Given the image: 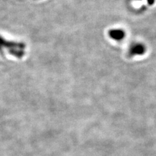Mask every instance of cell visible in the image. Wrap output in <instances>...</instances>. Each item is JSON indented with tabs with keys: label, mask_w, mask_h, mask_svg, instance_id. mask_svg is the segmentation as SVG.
Wrapping results in <instances>:
<instances>
[{
	"label": "cell",
	"mask_w": 156,
	"mask_h": 156,
	"mask_svg": "<svg viewBox=\"0 0 156 156\" xmlns=\"http://www.w3.org/2000/svg\"><path fill=\"white\" fill-rule=\"evenodd\" d=\"M147 2L150 5H152L154 2H155V0H147Z\"/></svg>",
	"instance_id": "cell-3"
},
{
	"label": "cell",
	"mask_w": 156,
	"mask_h": 156,
	"mask_svg": "<svg viewBox=\"0 0 156 156\" xmlns=\"http://www.w3.org/2000/svg\"><path fill=\"white\" fill-rule=\"evenodd\" d=\"M109 37L116 41H122L126 37V32L122 29L114 28L108 31Z\"/></svg>",
	"instance_id": "cell-2"
},
{
	"label": "cell",
	"mask_w": 156,
	"mask_h": 156,
	"mask_svg": "<svg viewBox=\"0 0 156 156\" xmlns=\"http://www.w3.org/2000/svg\"><path fill=\"white\" fill-rule=\"evenodd\" d=\"M146 51V48L143 43H135L129 48V54L130 56L143 55Z\"/></svg>",
	"instance_id": "cell-1"
}]
</instances>
